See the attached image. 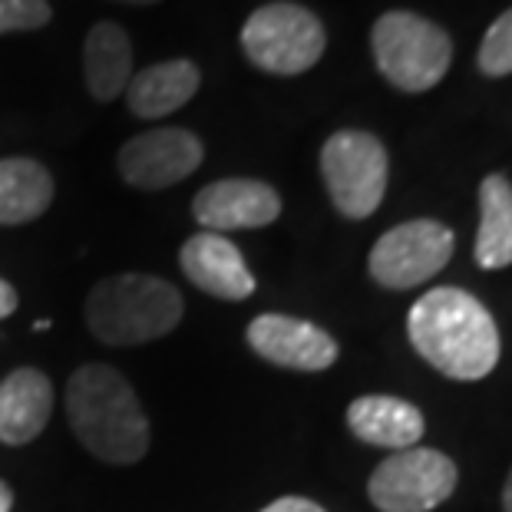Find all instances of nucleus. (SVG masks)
<instances>
[{"label":"nucleus","instance_id":"18","mask_svg":"<svg viewBox=\"0 0 512 512\" xmlns=\"http://www.w3.org/2000/svg\"><path fill=\"white\" fill-rule=\"evenodd\" d=\"M53 202V176L37 159H0V225L40 219Z\"/></svg>","mask_w":512,"mask_h":512},{"label":"nucleus","instance_id":"21","mask_svg":"<svg viewBox=\"0 0 512 512\" xmlns=\"http://www.w3.org/2000/svg\"><path fill=\"white\" fill-rule=\"evenodd\" d=\"M261 512H324V509L304 496H285V499H275V503L265 506Z\"/></svg>","mask_w":512,"mask_h":512},{"label":"nucleus","instance_id":"3","mask_svg":"<svg viewBox=\"0 0 512 512\" xmlns=\"http://www.w3.org/2000/svg\"><path fill=\"white\" fill-rule=\"evenodd\" d=\"M185 301L166 278L126 271L103 278L86 298V324L96 341L113 347H133L159 341L179 328Z\"/></svg>","mask_w":512,"mask_h":512},{"label":"nucleus","instance_id":"4","mask_svg":"<svg viewBox=\"0 0 512 512\" xmlns=\"http://www.w3.org/2000/svg\"><path fill=\"white\" fill-rule=\"evenodd\" d=\"M370 47H374L377 70L403 93L433 90L453 60L450 34L410 10H390L380 17L370 34Z\"/></svg>","mask_w":512,"mask_h":512},{"label":"nucleus","instance_id":"16","mask_svg":"<svg viewBox=\"0 0 512 512\" xmlns=\"http://www.w3.org/2000/svg\"><path fill=\"white\" fill-rule=\"evenodd\" d=\"M83 73L93 100L113 103L133 80V43L113 20H100L83 43Z\"/></svg>","mask_w":512,"mask_h":512},{"label":"nucleus","instance_id":"15","mask_svg":"<svg viewBox=\"0 0 512 512\" xmlns=\"http://www.w3.org/2000/svg\"><path fill=\"white\" fill-rule=\"evenodd\" d=\"M202 73L192 60H166L136 73L126 86L129 113L139 119H159L182 110L199 93Z\"/></svg>","mask_w":512,"mask_h":512},{"label":"nucleus","instance_id":"12","mask_svg":"<svg viewBox=\"0 0 512 512\" xmlns=\"http://www.w3.org/2000/svg\"><path fill=\"white\" fill-rule=\"evenodd\" d=\"M182 275L195 288L222 301H242L255 291V275L248 271L242 252L219 232H199L179 248Z\"/></svg>","mask_w":512,"mask_h":512},{"label":"nucleus","instance_id":"24","mask_svg":"<svg viewBox=\"0 0 512 512\" xmlns=\"http://www.w3.org/2000/svg\"><path fill=\"white\" fill-rule=\"evenodd\" d=\"M503 509H506V512H512V473H509L506 489H503Z\"/></svg>","mask_w":512,"mask_h":512},{"label":"nucleus","instance_id":"22","mask_svg":"<svg viewBox=\"0 0 512 512\" xmlns=\"http://www.w3.org/2000/svg\"><path fill=\"white\" fill-rule=\"evenodd\" d=\"M14 311H17V291H14V285H10V281L0 278V321L10 318Z\"/></svg>","mask_w":512,"mask_h":512},{"label":"nucleus","instance_id":"25","mask_svg":"<svg viewBox=\"0 0 512 512\" xmlns=\"http://www.w3.org/2000/svg\"><path fill=\"white\" fill-rule=\"evenodd\" d=\"M119 4H133V7H149V4H159V0H119Z\"/></svg>","mask_w":512,"mask_h":512},{"label":"nucleus","instance_id":"1","mask_svg":"<svg viewBox=\"0 0 512 512\" xmlns=\"http://www.w3.org/2000/svg\"><path fill=\"white\" fill-rule=\"evenodd\" d=\"M410 344L427 364L453 380H483L499 364L493 314L463 288H433L410 308Z\"/></svg>","mask_w":512,"mask_h":512},{"label":"nucleus","instance_id":"6","mask_svg":"<svg viewBox=\"0 0 512 512\" xmlns=\"http://www.w3.org/2000/svg\"><path fill=\"white\" fill-rule=\"evenodd\" d=\"M321 176L337 212L347 219H367L380 209L387 192V149L361 129H341L321 149Z\"/></svg>","mask_w":512,"mask_h":512},{"label":"nucleus","instance_id":"17","mask_svg":"<svg viewBox=\"0 0 512 512\" xmlns=\"http://www.w3.org/2000/svg\"><path fill=\"white\" fill-rule=\"evenodd\" d=\"M476 261L486 271L512 265V185L499 172L486 176L479 185Z\"/></svg>","mask_w":512,"mask_h":512},{"label":"nucleus","instance_id":"5","mask_svg":"<svg viewBox=\"0 0 512 512\" xmlns=\"http://www.w3.org/2000/svg\"><path fill=\"white\" fill-rule=\"evenodd\" d=\"M328 47L324 24L301 4H265L245 20L242 50L258 70L275 76H298L311 70Z\"/></svg>","mask_w":512,"mask_h":512},{"label":"nucleus","instance_id":"7","mask_svg":"<svg viewBox=\"0 0 512 512\" xmlns=\"http://www.w3.org/2000/svg\"><path fill=\"white\" fill-rule=\"evenodd\" d=\"M456 479L460 473L446 453L410 446L377 466L367 496L380 512H430L453 496Z\"/></svg>","mask_w":512,"mask_h":512},{"label":"nucleus","instance_id":"23","mask_svg":"<svg viewBox=\"0 0 512 512\" xmlns=\"http://www.w3.org/2000/svg\"><path fill=\"white\" fill-rule=\"evenodd\" d=\"M14 509V493H10L7 483H0V512H10Z\"/></svg>","mask_w":512,"mask_h":512},{"label":"nucleus","instance_id":"11","mask_svg":"<svg viewBox=\"0 0 512 512\" xmlns=\"http://www.w3.org/2000/svg\"><path fill=\"white\" fill-rule=\"evenodd\" d=\"M195 219L205 232H238V228H265L281 215V199L268 182L258 179H219L195 195Z\"/></svg>","mask_w":512,"mask_h":512},{"label":"nucleus","instance_id":"14","mask_svg":"<svg viewBox=\"0 0 512 512\" xmlns=\"http://www.w3.org/2000/svg\"><path fill=\"white\" fill-rule=\"evenodd\" d=\"M347 427L354 430L357 440L400 453L420 443L423 413L400 397L370 394V397H357L347 407Z\"/></svg>","mask_w":512,"mask_h":512},{"label":"nucleus","instance_id":"9","mask_svg":"<svg viewBox=\"0 0 512 512\" xmlns=\"http://www.w3.org/2000/svg\"><path fill=\"white\" fill-rule=\"evenodd\" d=\"M202 159L205 149L199 136L189 133V129L159 126L133 136L119 149V176L133 189L159 192L189 179L202 166Z\"/></svg>","mask_w":512,"mask_h":512},{"label":"nucleus","instance_id":"8","mask_svg":"<svg viewBox=\"0 0 512 512\" xmlns=\"http://www.w3.org/2000/svg\"><path fill=\"white\" fill-rule=\"evenodd\" d=\"M456 238L443 222L413 219L380 238L370 252V278L390 291H410L440 275L453 258Z\"/></svg>","mask_w":512,"mask_h":512},{"label":"nucleus","instance_id":"10","mask_svg":"<svg viewBox=\"0 0 512 512\" xmlns=\"http://www.w3.org/2000/svg\"><path fill=\"white\" fill-rule=\"evenodd\" d=\"M248 344L268 364L318 374L337 361V341L318 324L288 318V314H261L248 324Z\"/></svg>","mask_w":512,"mask_h":512},{"label":"nucleus","instance_id":"2","mask_svg":"<svg viewBox=\"0 0 512 512\" xmlns=\"http://www.w3.org/2000/svg\"><path fill=\"white\" fill-rule=\"evenodd\" d=\"M67 420L96 460L133 466L149 450V417L129 380L110 364H86L67 384Z\"/></svg>","mask_w":512,"mask_h":512},{"label":"nucleus","instance_id":"20","mask_svg":"<svg viewBox=\"0 0 512 512\" xmlns=\"http://www.w3.org/2000/svg\"><path fill=\"white\" fill-rule=\"evenodd\" d=\"M53 17L47 0H0V34L14 30H40Z\"/></svg>","mask_w":512,"mask_h":512},{"label":"nucleus","instance_id":"13","mask_svg":"<svg viewBox=\"0 0 512 512\" xmlns=\"http://www.w3.org/2000/svg\"><path fill=\"white\" fill-rule=\"evenodd\" d=\"M53 387L47 374L34 367H20L0 384V443L24 446L37 440L50 423Z\"/></svg>","mask_w":512,"mask_h":512},{"label":"nucleus","instance_id":"19","mask_svg":"<svg viewBox=\"0 0 512 512\" xmlns=\"http://www.w3.org/2000/svg\"><path fill=\"white\" fill-rule=\"evenodd\" d=\"M476 63L486 76H509L512 73V7L489 27Z\"/></svg>","mask_w":512,"mask_h":512}]
</instances>
